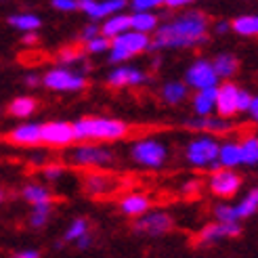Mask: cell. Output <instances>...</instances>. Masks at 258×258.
Returning <instances> with one entry per match:
<instances>
[{"instance_id": "cell-1", "label": "cell", "mask_w": 258, "mask_h": 258, "mask_svg": "<svg viewBox=\"0 0 258 258\" xmlns=\"http://www.w3.org/2000/svg\"><path fill=\"white\" fill-rule=\"evenodd\" d=\"M151 40V50L160 48H189L198 46L206 40L208 34V19L200 11H187L183 15L174 17L172 21L158 25V30L153 32Z\"/></svg>"}, {"instance_id": "cell-2", "label": "cell", "mask_w": 258, "mask_h": 258, "mask_svg": "<svg viewBox=\"0 0 258 258\" xmlns=\"http://www.w3.org/2000/svg\"><path fill=\"white\" fill-rule=\"evenodd\" d=\"M76 141H120L128 135V124L118 118H80L74 122Z\"/></svg>"}, {"instance_id": "cell-3", "label": "cell", "mask_w": 258, "mask_h": 258, "mask_svg": "<svg viewBox=\"0 0 258 258\" xmlns=\"http://www.w3.org/2000/svg\"><path fill=\"white\" fill-rule=\"evenodd\" d=\"M151 46L149 34L137 32V30H126L118 36L109 38V61L111 63H124L141 53H145Z\"/></svg>"}, {"instance_id": "cell-4", "label": "cell", "mask_w": 258, "mask_h": 258, "mask_svg": "<svg viewBox=\"0 0 258 258\" xmlns=\"http://www.w3.org/2000/svg\"><path fill=\"white\" fill-rule=\"evenodd\" d=\"M218 145L212 137H200V139H193L191 143L185 149V158L191 166H198V168H218Z\"/></svg>"}, {"instance_id": "cell-5", "label": "cell", "mask_w": 258, "mask_h": 258, "mask_svg": "<svg viewBox=\"0 0 258 258\" xmlns=\"http://www.w3.org/2000/svg\"><path fill=\"white\" fill-rule=\"evenodd\" d=\"M131 158L145 168H162L168 158V149L158 139H141L131 147Z\"/></svg>"}, {"instance_id": "cell-6", "label": "cell", "mask_w": 258, "mask_h": 258, "mask_svg": "<svg viewBox=\"0 0 258 258\" xmlns=\"http://www.w3.org/2000/svg\"><path fill=\"white\" fill-rule=\"evenodd\" d=\"M42 86L48 90H57V93H76L86 86V80L82 74H76L72 68L61 66L48 70L42 76Z\"/></svg>"}, {"instance_id": "cell-7", "label": "cell", "mask_w": 258, "mask_h": 258, "mask_svg": "<svg viewBox=\"0 0 258 258\" xmlns=\"http://www.w3.org/2000/svg\"><path fill=\"white\" fill-rule=\"evenodd\" d=\"M40 141L48 147H68L76 141L74 124H68V122L40 124Z\"/></svg>"}, {"instance_id": "cell-8", "label": "cell", "mask_w": 258, "mask_h": 258, "mask_svg": "<svg viewBox=\"0 0 258 258\" xmlns=\"http://www.w3.org/2000/svg\"><path fill=\"white\" fill-rule=\"evenodd\" d=\"M185 82L191 88H208V86H218V74L214 66L206 59H198L196 63H191L187 74H185Z\"/></svg>"}, {"instance_id": "cell-9", "label": "cell", "mask_w": 258, "mask_h": 258, "mask_svg": "<svg viewBox=\"0 0 258 258\" xmlns=\"http://www.w3.org/2000/svg\"><path fill=\"white\" fill-rule=\"evenodd\" d=\"M149 80V76L141 70V68H133V66H122L118 63L115 70H111L107 74V86L109 88H126V86H141Z\"/></svg>"}, {"instance_id": "cell-10", "label": "cell", "mask_w": 258, "mask_h": 258, "mask_svg": "<svg viewBox=\"0 0 258 258\" xmlns=\"http://www.w3.org/2000/svg\"><path fill=\"white\" fill-rule=\"evenodd\" d=\"M72 162L78 166H107L113 162V153L101 145H80L72 151Z\"/></svg>"}, {"instance_id": "cell-11", "label": "cell", "mask_w": 258, "mask_h": 258, "mask_svg": "<svg viewBox=\"0 0 258 258\" xmlns=\"http://www.w3.org/2000/svg\"><path fill=\"white\" fill-rule=\"evenodd\" d=\"M172 229V218L166 212H145L139 216V221L135 223L137 233H145L149 237H158L168 233Z\"/></svg>"}, {"instance_id": "cell-12", "label": "cell", "mask_w": 258, "mask_h": 258, "mask_svg": "<svg viewBox=\"0 0 258 258\" xmlns=\"http://www.w3.org/2000/svg\"><path fill=\"white\" fill-rule=\"evenodd\" d=\"M126 5L128 0H78V9L84 11L93 21L105 19L113 15V13H120Z\"/></svg>"}, {"instance_id": "cell-13", "label": "cell", "mask_w": 258, "mask_h": 258, "mask_svg": "<svg viewBox=\"0 0 258 258\" xmlns=\"http://www.w3.org/2000/svg\"><path fill=\"white\" fill-rule=\"evenodd\" d=\"M239 187H241V178L233 170H216L210 176V191L218 198L235 196Z\"/></svg>"}, {"instance_id": "cell-14", "label": "cell", "mask_w": 258, "mask_h": 258, "mask_svg": "<svg viewBox=\"0 0 258 258\" xmlns=\"http://www.w3.org/2000/svg\"><path fill=\"white\" fill-rule=\"evenodd\" d=\"M241 233V227H239V221L235 223H212L208 227H204L198 235V241L200 243H212V241H218V239H225V237H237Z\"/></svg>"}, {"instance_id": "cell-15", "label": "cell", "mask_w": 258, "mask_h": 258, "mask_svg": "<svg viewBox=\"0 0 258 258\" xmlns=\"http://www.w3.org/2000/svg\"><path fill=\"white\" fill-rule=\"evenodd\" d=\"M237 95H239V88L231 82H227L223 86H216V111H218V115L231 118V115L237 113Z\"/></svg>"}, {"instance_id": "cell-16", "label": "cell", "mask_w": 258, "mask_h": 258, "mask_svg": "<svg viewBox=\"0 0 258 258\" xmlns=\"http://www.w3.org/2000/svg\"><path fill=\"white\" fill-rule=\"evenodd\" d=\"M9 141L15 145L21 147H36L40 145V124H34V122H23L19 126H15L13 131L9 133Z\"/></svg>"}, {"instance_id": "cell-17", "label": "cell", "mask_w": 258, "mask_h": 258, "mask_svg": "<svg viewBox=\"0 0 258 258\" xmlns=\"http://www.w3.org/2000/svg\"><path fill=\"white\" fill-rule=\"evenodd\" d=\"M149 198L147 196H141V193H131V196L122 198L120 202V210L126 214V216H133V218H139L141 214H145L149 210Z\"/></svg>"}, {"instance_id": "cell-18", "label": "cell", "mask_w": 258, "mask_h": 258, "mask_svg": "<svg viewBox=\"0 0 258 258\" xmlns=\"http://www.w3.org/2000/svg\"><path fill=\"white\" fill-rule=\"evenodd\" d=\"M160 25V17L153 11H135L131 15V30L143 32V34H153Z\"/></svg>"}, {"instance_id": "cell-19", "label": "cell", "mask_w": 258, "mask_h": 258, "mask_svg": "<svg viewBox=\"0 0 258 258\" xmlns=\"http://www.w3.org/2000/svg\"><path fill=\"white\" fill-rule=\"evenodd\" d=\"M193 109L198 115H210L216 109V86L200 88L193 97Z\"/></svg>"}, {"instance_id": "cell-20", "label": "cell", "mask_w": 258, "mask_h": 258, "mask_svg": "<svg viewBox=\"0 0 258 258\" xmlns=\"http://www.w3.org/2000/svg\"><path fill=\"white\" fill-rule=\"evenodd\" d=\"M187 126L193 128V131H208V133H227L229 128H231L229 120L223 118V115H218V118L200 115V118H196V120H189Z\"/></svg>"}, {"instance_id": "cell-21", "label": "cell", "mask_w": 258, "mask_h": 258, "mask_svg": "<svg viewBox=\"0 0 258 258\" xmlns=\"http://www.w3.org/2000/svg\"><path fill=\"white\" fill-rule=\"evenodd\" d=\"M126 30H131V15H126V13H113V15L105 17V21H103L101 25V34L107 36V38H113L118 36Z\"/></svg>"}, {"instance_id": "cell-22", "label": "cell", "mask_w": 258, "mask_h": 258, "mask_svg": "<svg viewBox=\"0 0 258 258\" xmlns=\"http://www.w3.org/2000/svg\"><path fill=\"white\" fill-rule=\"evenodd\" d=\"M21 198L34 206V204H42V202H53V191L40 183H28L21 189Z\"/></svg>"}, {"instance_id": "cell-23", "label": "cell", "mask_w": 258, "mask_h": 258, "mask_svg": "<svg viewBox=\"0 0 258 258\" xmlns=\"http://www.w3.org/2000/svg\"><path fill=\"white\" fill-rule=\"evenodd\" d=\"M36 109H38V101L34 97H17L9 103V113L19 120H25V118H30V115H34Z\"/></svg>"}, {"instance_id": "cell-24", "label": "cell", "mask_w": 258, "mask_h": 258, "mask_svg": "<svg viewBox=\"0 0 258 258\" xmlns=\"http://www.w3.org/2000/svg\"><path fill=\"white\" fill-rule=\"evenodd\" d=\"M7 21L11 28H15L19 32H36L42 25V19L34 15V13H17V15H11Z\"/></svg>"}, {"instance_id": "cell-25", "label": "cell", "mask_w": 258, "mask_h": 258, "mask_svg": "<svg viewBox=\"0 0 258 258\" xmlns=\"http://www.w3.org/2000/svg\"><path fill=\"white\" fill-rule=\"evenodd\" d=\"M187 82H166L164 88H162V99L168 103V105H178L180 101L187 99Z\"/></svg>"}, {"instance_id": "cell-26", "label": "cell", "mask_w": 258, "mask_h": 258, "mask_svg": "<svg viewBox=\"0 0 258 258\" xmlns=\"http://www.w3.org/2000/svg\"><path fill=\"white\" fill-rule=\"evenodd\" d=\"M218 164L223 168H235L237 164H241V149L237 143H225L218 147Z\"/></svg>"}, {"instance_id": "cell-27", "label": "cell", "mask_w": 258, "mask_h": 258, "mask_svg": "<svg viewBox=\"0 0 258 258\" xmlns=\"http://www.w3.org/2000/svg\"><path fill=\"white\" fill-rule=\"evenodd\" d=\"M111 189V180L109 176L101 174V172H93L84 178V191L90 193V196H103Z\"/></svg>"}, {"instance_id": "cell-28", "label": "cell", "mask_w": 258, "mask_h": 258, "mask_svg": "<svg viewBox=\"0 0 258 258\" xmlns=\"http://www.w3.org/2000/svg\"><path fill=\"white\" fill-rule=\"evenodd\" d=\"M53 214V202H42V204H34L32 212H30V225L34 229H40L50 221Z\"/></svg>"}, {"instance_id": "cell-29", "label": "cell", "mask_w": 258, "mask_h": 258, "mask_svg": "<svg viewBox=\"0 0 258 258\" xmlns=\"http://www.w3.org/2000/svg\"><path fill=\"white\" fill-rule=\"evenodd\" d=\"M231 30L239 36H258V15H241L233 19Z\"/></svg>"}, {"instance_id": "cell-30", "label": "cell", "mask_w": 258, "mask_h": 258, "mask_svg": "<svg viewBox=\"0 0 258 258\" xmlns=\"http://www.w3.org/2000/svg\"><path fill=\"white\" fill-rule=\"evenodd\" d=\"M212 66L218 74V78H231V76L237 72V59L233 55H229V53H223L212 61Z\"/></svg>"}, {"instance_id": "cell-31", "label": "cell", "mask_w": 258, "mask_h": 258, "mask_svg": "<svg viewBox=\"0 0 258 258\" xmlns=\"http://www.w3.org/2000/svg\"><path fill=\"white\" fill-rule=\"evenodd\" d=\"M239 149H241V164L248 166L258 164V137H248L239 145Z\"/></svg>"}, {"instance_id": "cell-32", "label": "cell", "mask_w": 258, "mask_h": 258, "mask_svg": "<svg viewBox=\"0 0 258 258\" xmlns=\"http://www.w3.org/2000/svg\"><path fill=\"white\" fill-rule=\"evenodd\" d=\"M235 210H237V216H239V218L252 216V214L258 210V189H252L248 196L235 206Z\"/></svg>"}, {"instance_id": "cell-33", "label": "cell", "mask_w": 258, "mask_h": 258, "mask_svg": "<svg viewBox=\"0 0 258 258\" xmlns=\"http://www.w3.org/2000/svg\"><path fill=\"white\" fill-rule=\"evenodd\" d=\"M84 233H88V221L86 218H74L72 225L66 229V233H63V239L66 241H76Z\"/></svg>"}, {"instance_id": "cell-34", "label": "cell", "mask_w": 258, "mask_h": 258, "mask_svg": "<svg viewBox=\"0 0 258 258\" xmlns=\"http://www.w3.org/2000/svg\"><path fill=\"white\" fill-rule=\"evenodd\" d=\"M86 42V53L88 55H101V53H107L109 50V38L103 36V34H97L95 38H88Z\"/></svg>"}, {"instance_id": "cell-35", "label": "cell", "mask_w": 258, "mask_h": 258, "mask_svg": "<svg viewBox=\"0 0 258 258\" xmlns=\"http://www.w3.org/2000/svg\"><path fill=\"white\" fill-rule=\"evenodd\" d=\"M59 61L63 63V66L72 68V66H76V63L84 61V53L80 48H76V46H68V48H63L59 53Z\"/></svg>"}, {"instance_id": "cell-36", "label": "cell", "mask_w": 258, "mask_h": 258, "mask_svg": "<svg viewBox=\"0 0 258 258\" xmlns=\"http://www.w3.org/2000/svg\"><path fill=\"white\" fill-rule=\"evenodd\" d=\"M214 216H216V221H221V223H235V221H239L235 206H227V204L216 206Z\"/></svg>"}, {"instance_id": "cell-37", "label": "cell", "mask_w": 258, "mask_h": 258, "mask_svg": "<svg viewBox=\"0 0 258 258\" xmlns=\"http://www.w3.org/2000/svg\"><path fill=\"white\" fill-rule=\"evenodd\" d=\"M133 11H153L162 5V0H128Z\"/></svg>"}, {"instance_id": "cell-38", "label": "cell", "mask_w": 258, "mask_h": 258, "mask_svg": "<svg viewBox=\"0 0 258 258\" xmlns=\"http://www.w3.org/2000/svg\"><path fill=\"white\" fill-rule=\"evenodd\" d=\"M42 174H44L46 180L55 183V180H59L63 174H66V168H63V166H59V164H50V166H46V168H44Z\"/></svg>"}, {"instance_id": "cell-39", "label": "cell", "mask_w": 258, "mask_h": 258, "mask_svg": "<svg viewBox=\"0 0 258 258\" xmlns=\"http://www.w3.org/2000/svg\"><path fill=\"white\" fill-rule=\"evenodd\" d=\"M50 5L57 11H63V13H72L78 9V0H50Z\"/></svg>"}, {"instance_id": "cell-40", "label": "cell", "mask_w": 258, "mask_h": 258, "mask_svg": "<svg viewBox=\"0 0 258 258\" xmlns=\"http://www.w3.org/2000/svg\"><path fill=\"white\" fill-rule=\"evenodd\" d=\"M250 103H252V95L248 93V90H239V95H237V111H248Z\"/></svg>"}, {"instance_id": "cell-41", "label": "cell", "mask_w": 258, "mask_h": 258, "mask_svg": "<svg viewBox=\"0 0 258 258\" xmlns=\"http://www.w3.org/2000/svg\"><path fill=\"white\" fill-rule=\"evenodd\" d=\"M97 34H101V28L97 25V21H90V23H86L82 28V38H84V40H88V38H95Z\"/></svg>"}, {"instance_id": "cell-42", "label": "cell", "mask_w": 258, "mask_h": 258, "mask_svg": "<svg viewBox=\"0 0 258 258\" xmlns=\"http://www.w3.org/2000/svg\"><path fill=\"white\" fill-rule=\"evenodd\" d=\"M74 243H76V248H78V250H88L90 246H93V237H90L88 233H84L82 237H78Z\"/></svg>"}, {"instance_id": "cell-43", "label": "cell", "mask_w": 258, "mask_h": 258, "mask_svg": "<svg viewBox=\"0 0 258 258\" xmlns=\"http://www.w3.org/2000/svg\"><path fill=\"white\" fill-rule=\"evenodd\" d=\"M189 3H193V0H162V5L170 7V9H178V7H185V5H189Z\"/></svg>"}, {"instance_id": "cell-44", "label": "cell", "mask_w": 258, "mask_h": 258, "mask_svg": "<svg viewBox=\"0 0 258 258\" xmlns=\"http://www.w3.org/2000/svg\"><path fill=\"white\" fill-rule=\"evenodd\" d=\"M23 82L28 84V86H38V84H42V78H40L38 74H28V76H25V80H23Z\"/></svg>"}, {"instance_id": "cell-45", "label": "cell", "mask_w": 258, "mask_h": 258, "mask_svg": "<svg viewBox=\"0 0 258 258\" xmlns=\"http://www.w3.org/2000/svg\"><path fill=\"white\" fill-rule=\"evenodd\" d=\"M248 111H250V115H252V120L258 122V97H252V103H250Z\"/></svg>"}, {"instance_id": "cell-46", "label": "cell", "mask_w": 258, "mask_h": 258, "mask_svg": "<svg viewBox=\"0 0 258 258\" xmlns=\"http://www.w3.org/2000/svg\"><path fill=\"white\" fill-rule=\"evenodd\" d=\"M40 252L38 250H21V252H15V258H38Z\"/></svg>"}, {"instance_id": "cell-47", "label": "cell", "mask_w": 258, "mask_h": 258, "mask_svg": "<svg viewBox=\"0 0 258 258\" xmlns=\"http://www.w3.org/2000/svg\"><path fill=\"white\" fill-rule=\"evenodd\" d=\"M214 30H216V34H227V32L231 30V23H227V21H218Z\"/></svg>"}, {"instance_id": "cell-48", "label": "cell", "mask_w": 258, "mask_h": 258, "mask_svg": "<svg viewBox=\"0 0 258 258\" xmlns=\"http://www.w3.org/2000/svg\"><path fill=\"white\" fill-rule=\"evenodd\" d=\"M36 40H38V36H36L34 32H25V36H23V44H36Z\"/></svg>"}, {"instance_id": "cell-49", "label": "cell", "mask_w": 258, "mask_h": 258, "mask_svg": "<svg viewBox=\"0 0 258 258\" xmlns=\"http://www.w3.org/2000/svg\"><path fill=\"white\" fill-rule=\"evenodd\" d=\"M196 187H198V183H196V180H191V183H187L183 189H185V191H196Z\"/></svg>"}, {"instance_id": "cell-50", "label": "cell", "mask_w": 258, "mask_h": 258, "mask_svg": "<svg viewBox=\"0 0 258 258\" xmlns=\"http://www.w3.org/2000/svg\"><path fill=\"white\" fill-rule=\"evenodd\" d=\"M5 198H7V193H5L3 189H0V204H3V202H5Z\"/></svg>"}]
</instances>
